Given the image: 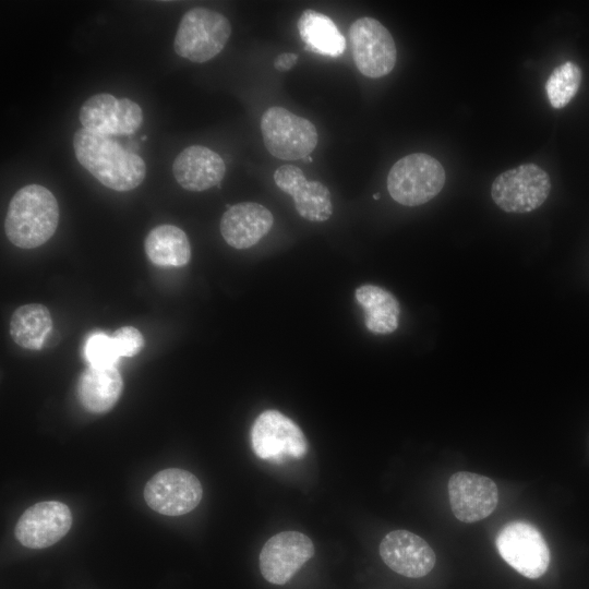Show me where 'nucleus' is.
Wrapping results in <instances>:
<instances>
[{"label":"nucleus","mask_w":589,"mask_h":589,"mask_svg":"<svg viewBox=\"0 0 589 589\" xmlns=\"http://www.w3.org/2000/svg\"><path fill=\"white\" fill-rule=\"evenodd\" d=\"M297 27L305 50L332 58L345 51L346 39L329 16L308 9L301 13Z\"/></svg>","instance_id":"21"},{"label":"nucleus","mask_w":589,"mask_h":589,"mask_svg":"<svg viewBox=\"0 0 589 589\" xmlns=\"http://www.w3.org/2000/svg\"><path fill=\"white\" fill-rule=\"evenodd\" d=\"M298 55L292 52H284L275 59V68L280 72L289 71L297 63Z\"/></svg>","instance_id":"27"},{"label":"nucleus","mask_w":589,"mask_h":589,"mask_svg":"<svg viewBox=\"0 0 589 589\" xmlns=\"http://www.w3.org/2000/svg\"><path fill=\"white\" fill-rule=\"evenodd\" d=\"M123 381L117 368L85 369L77 381V397L85 410L105 413L118 401Z\"/></svg>","instance_id":"19"},{"label":"nucleus","mask_w":589,"mask_h":589,"mask_svg":"<svg viewBox=\"0 0 589 589\" xmlns=\"http://www.w3.org/2000/svg\"><path fill=\"white\" fill-rule=\"evenodd\" d=\"M231 35L229 20L204 7L185 12L173 41L176 53L192 62L203 63L216 57Z\"/></svg>","instance_id":"4"},{"label":"nucleus","mask_w":589,"mask_h":589,"mask_svg":"<svg viewBox=\"0 0 589 589\" xmlns=\"http://www.w3.org/2000/svg\"><path fill=\"white\" fill-rule=\"evenodd\" d=\"M251 443L259 458L273 462H281L286 458L301 459L309 448L298 424L277 410H265L259 414L251 429Z\"/></svg>","instance_id":"8"},{"label":"nucleus","mask_w":589,"mask_h":589,"mask_svg":"<svg viewBox=\"0 0 589 589\" xmlns=\"http://www.w3.org/2000/svg\"><path fill=\"white\" fill-rule=\"evenodd\" d=\"M84 129L104 135H129L137 131L143 121L141 107L129 98H116L100 93L89 97L80 109Z\"/></svg>","instance_id":"11"},{"label":"nucleus","mask_w":589,"mask_h":589,"mask_svg":"<svg viewBox=\"0 0 589 589\" xmlns=\"http://www.w3.org/2000/svg\"><path fill=\"white\" fill-rule=\"evenodd\" d=\"M380 555L392 570L410 578L428 575L436 560L429 543L407 530L388 532L381 541Z\"/></svg>","instance_id":"15"},{"label":"nucleus","mask_w":589,"mask_h":589,"mask_svg":"<svg viewBox=\"0 0 589 589\" xmlns=\"http://www.w3.org/2000/svg\"><path fill=\"white\" fill-rule=\"evenodd\" d=\"M448 495L454 516L462 522H476L496 508L498 492L489 477L458 471L448 480Z\"/></svg>","instance_id":"14"},{"label":"nucleus","mask_w":589,"mask_h":589,"mask_svg":"<svg viewBox=\"0 0 589 589\" xmlns=\"http://www.w3.org/2000/svg\"><path fill=\"white\" fill-rule=\"evenodd\" d=\"M353 61L361 74L378 79L392 72L397 49L389 31L377 20L363 16L349 28Z\"/></svg>","instance_id":"9"},{"label":"nucleus","mask_w":589,"mask_h":589,"mask_svg":"<svg viewBox=\"0 0 589 589\" xmlns=\"http://www.w3.org/2000/svg\"><path fill=\"white\" fill-rule=\"evenodd\" d=\"M144 249L149 261L161 267H181L191 259L188 236L169 224L153 228L145 238Z\"/></svg>","instance_id":"20"},{"label":"nucleus","mask_w":589,"mask_h":589,"mask_svg":"<svg viewBox=\"0 0 589 589\" xmlns=\"http://www.w3.org/2000/svg\"><path fill=\"white\" fill-rule=\"evenodd\" d=\"M445 183L441 163L424 153H412L397 160L387 176V190L397 203L419 206L435 197Z\"/></svg>","instance_id":"3"},{"label":"nucleus","mask_w":589,"mask_h":589,"mask_svg":"<svg viewBox=\"0 0 589 589\" xmlns=\"http://www.w3.org/2000/svg\"><path fill=\"white\" fill-rule=\"evenodd\" d=\"M263 142L271 155L283 160L303 159L315 149V125L283 107H271L261 118Z\"/></svg>","instance_id":"5"},{"label":"nucleus","mask_w":589,"mask_h":589,"mask_svg":"<svg viewBox=\"0 0 589 589\" xmlns=\"http://www.w3.org/2000/svg\"><path fill=\"white\" fill-rule=\"evenodd\" d=\"M274 224L273 214L262 204L243 202L224 213L220 233L224 240L238 250L249 249L268 233Z\"/></svg>","instance_id":"17"},{"label":"nucleus","mask_w":589,"mask_h":589,"mask_svg":"<svg viewBox=\"0 0 589 589\" xmlns=\"http://www.w3.org/2000/svg\"><path fill=\"white\" fill-rule=\"evenodd\" d=\"M71 526L69 507L58 501H46L34 504L21 515L14 536L28 549H44L61 540Z\"/></svg>","instance_id":"13"},{"label":"nucleus","mask_w":589,"mask_h":589,"mask_svg":"<svg viewBox=\"0 0 589 589\" xmlns=\"http://www.w3.org/2000/svg\"><path fill=\"white\" fill-rule=\"evenodd\" d=\"M59 206L55 195L45 187L29 184L11 199L4 219L7 238L21 249H35L56 232Z\"/></svg>","instance_id":"2"},{"label":"nucleus","mask_w":589,"mask_h":589,"mask_svg":"<svg viewBox=\"0 0 589 589\" xmlns=\"http://www.w3.org/2000/svg\"><path fill=\"white\" fill-rule=\"evenodd\" d=\"M52 328L49 310L39 303L17 308L10 321V334L20 347L39 350Z\"/></svg>","instance_id":"23"},{"label":"nucleus","mask_w":589,"mask_h":589,"mask_svg":"<svg viewBox=\"0 0 589 589\" xmlns=\"http://www.w3.org/2000/svg\"><path fill=\"white\" fill-rule=\"evenodd\" d=\"M226 172L223 158L203 145H191L173 160L172 173L177 182L188 191L201 192L219 185Z\"/></svg>","instance_id":"18"},{"label":"nucleus","mask_w":589,"mask_h":589,"mask_svg":"<svg viewBox=\"0 0 589 589\" xmlns=\"http://www.w3.org/2000/svg\"><path fill=\"white\" fill-rule=\"evenodd\" d=\"M354 294L364 311L365 326L370 332L390 334L397 329L400 308L389 291L375 285H363Z\"/></svg>","instance_id":"22"},{"label":"nucleus","mask_w":589,"mask_h":589,"mask_svg":"<svg viewBox=\"0 0 589 589\" xmlns=\"http://www.w3.org/2000/svg\"><path fill=\"white\" fill-rule=\"evenodd\" d=\"M274 181L292 197L297 212L304 219L322 223L330 218L333 204L329 190L320 181H308L299 167L290 164L278 167Z\"/></svg>","instance_id":"16"},{"label":"nucleus","mask_w":589,"mask_h":589,"mask_svg":"<svg viewBox=\"0 0 589 589\" xmlns=\"http://www.w3.org/2000/svg\"><path fill=\"white\" fill-rule=\"evenodd\" d=\"M314 555L311 539L298 531H283L263 545L259 563L263 577L271 584L285 585Z\"/></svg>","instance_id":"12"},{"label":"nucleus","mask_w":589,"mask_h":589,"mask_svg":"<svg viewBox=\"0 0 589 589\" xmlns=\"http://www.w3.org/2000/svg\"><path fill=\"white\" fill-rule=\"evenodd\" d=\"M203 488L191 472L169 468L158 471L144 486V500L155 512L166 516H181L201 502Z\"/></svg>","instance_id":"10"},{"label":"nucleus","mask_w":589,"mask_h":589,"mask_svg":"<svg viewBox=\"0 0 589 589\" xmlns=\"http://www.w3.org/2000/svg\"><path fill=\"white\" fill-rule=\"evenodd\" d=\"M373 199H374V200H378V199H380V193H375V194L373 195Z\"/></svg>","instance_id":"28"},{"label":"nucleus","mask_w":589,"mask_h":589,"mask_svg":"<svg viewBox=\"0 0 589 589\" xmlns=\"http://www.w3.org/2000/svg\"><path fill=\"white\" fill-rule=\"evenodd\" d=\"M581 76L580 68L572 61L553 70L545 84L546 95L553 108H563L572 100L580 86Z\"/></svg>","instance_id":"24"},{"label":"nucleus","mask_w":589,"mask_h":589,"mask_svg":"<svg viewBox=\"0 0 589 589\" xmlns=\"http://www.w3.org/2000/svg\"><path fill=\"white\" fill-rule=\"evenodd\" d=\"M551 191L549 175L536 164H522L498 175L491 187L494 203L506 213L524 214L540 207Z\"/></svg>","instance_id":"6"},{"label":"nucleus","mask_w":589,"mask_h":589,"mask_svg":"<svg viewBox=\"0 0 589 589\" xmlns=\"http://www.w3.org/2000/svg\"><path fill=\"white\" fill-rule=\"evenodd\" d=\"M305 159H306L308 161H312V157H311V156L305 157Z\"/></svg>","instance_id":"29"},{"label":"nucleus","mask_w":589,"mask_h":589,"mask_svg":"<svg viewBox=\"0 0 589 589\" xmlns=\"http://www.w3.org/2000/svg\"><path fill=\"white\" fill-rule=\"evenodd\" d=\"M111 336L121 357H133L144 347L141 332L133 326L120 327Z\"/></svg>","instance_id":"26"},{"label":"nucleus","mask_w":589,"mask_h":589,"mask_svg":"<svg viewBox=\"0 0 589 589\" xmlns=\"http://www.w3.org/2000/svg\"><path fill=\"white\" fill-rule=\"evenodd\" d=\"M73 148L77 161L108 189L130 191L145 179L143 158L108 135L82 128L73 136Z\"/></svg>","instance_id":"1"},{"label":"nucleus","mask_w":589,"mask_h":589,"mask_svg":"<svg viewBox=\"0 0 589 589\" xmlns=\"http://www.w3.org/2000/svg\"><path fill=\"white\" fill-rule=\"evenodd\" d=\"M83 351L89 366L96 368H113L121 357L112 336L101 332L87 337Z\"/></svg>","instance_id":"25"},{"label":"nucleus","mask_w":589,"mask_h":589,"mask_svg":"<svg viewBox=\"0 0 589 589\" xmlns=\"http://www.w3.org/2000/svg\"><path fill=\"white\" fill-rule=\"evenodd\" d=\"M495 544L501 557L527 578H539L549 567V546L541 532L529 522H508L500 530Z\"/></svg>","instance_id":"7"}]
</instances>
